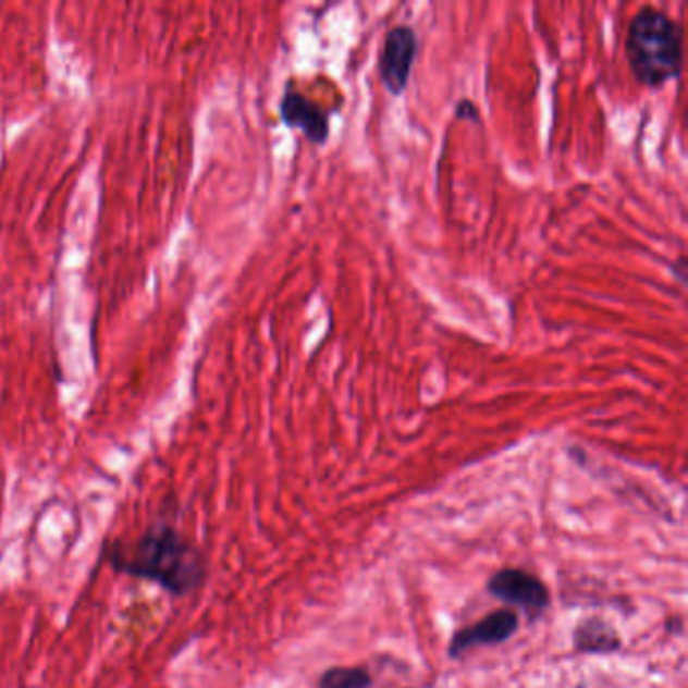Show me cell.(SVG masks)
Here are the masks:
<instances>
[{
  "label": "cell",
  "mask_w": 688,
  "mask_h": 688,
  "mask_svg": "<svg viewBox=\"0 0 688 688\" xmlns=\"http://www.w3.org/2000/svg\"><path fill=\"white\" fill-rule=\"evenodd\" d=\"M373 678L364 666H331L319 676L317 688H370Z\"/></svg>",
  "instance_id": "8"
},
{
  "label": "cell",
  "mask_w": 688,
  "mask_h": 688,
  "mask_svg": "<svg viewBox=\"0 0 688 688\" xmlns=\"http://www.w3.org/2000/svg\"><path fill=\"white\" fill-rule=\"evenodd\" d=\"M416 53L418 37L413 27L396 25L385 33L380 51V77L392 96H402L406 91Z\"/></svg>",
  "instance_id": "4"
},
{
  "label": "cell",
  "mask_w": 688,
  "mask_h": 688,
  "mask_svg": "<svg viewBox=\"0 0 688 688\" xmlns=\"http://www.w3.org/2000/svg\"><path fill=\"white\" fill-rule=\"evenodd\" d=\"M103 560L115 574L152 581L174 598L193 595L208 578L205 553L164 517L148 525L134 541L108 543Z\"/></svg>",
  "instance_id": "1"
},
{
  "label": "cell",
  "mask_w": 688,
  "mask_h": 688,
  "mask_svg": "<svg viewBox=\"0 0 688 688\" xmlns=\"http://www.w3.org/2000/svg\"><path fill=\"white\" fill-rule=\"evenodd\" d=\"M279 113H281L283 124L291 130H299L305 138L316 146L325 144L330 138V115L321 110L316 101L295 91L293 85H290L287 91L283 94V99L279 103Z\"/></svg>",
  "instance_id": "6"
},
{
  "label": "cell",
  "mask_w": 688,
  "mask_h": 688,
  "mask_svg": "<svg viewBox=\"0 0 688 688\" xmlns=\"http://www.w3.org/2000/svg\"><path fill=\"white\" fill-rule=\"evenodd\" d=\"M517 630H519V616L515 610H495L479 619L477 624L458 630L449 644V656L460 659L472 648L503 644L511 640V636Z\"/></svg>",
  "instance_id": "5"
},
{
  "label": "cell",
  "mask_w": 688,
  "mask_h": 688,
  "mask_svg": "<svg viewBox=\"0 0 688 688\" xmlns=\"http://www.w3.org/2000/svg\"><path fill=\"white\" fill-rule=\"evenodd\" d=\"M574 648L581 654H612L622 648V638L602 616H588L574 630Z\"/></svg>",
  "instance_id": "7"
},
{
  "label": "cell",
  "mask_w": 688,
  "mask_h": 688,
  "mask_svg": "<svg viewBox=\"0 0 688 688\" xmlns=\"http://www.w3.org/2000/svg\"><path fill=\"white\" fill-rule=\"evenodd\" d=\"M487 592L496 600L519 607L527 618L536 622L550 607V590L541 579L517 567H505L487 581Z\"/></svg>",
  "instance_id": "3"
},
{
  "label": "cell",
  "mask_w": 688,
  "mask_h": 688,
  "mask_svg": "<svg viewBox=\"0 0 688 688\" xmlns=\"http://www.w3.org/2000/svg\"><path fill=\"white\" fill-rule=\"evenodd\" d=\"M626 61L636 82L661 89L680 75L683 30L675 19L654 7L634 14L626 33Z\"/></svg>",
  "instance_id": "2"
}]
</instances>
